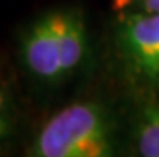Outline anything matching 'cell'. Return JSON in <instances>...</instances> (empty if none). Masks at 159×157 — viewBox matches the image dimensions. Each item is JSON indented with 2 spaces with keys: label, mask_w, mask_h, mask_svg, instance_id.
<instances>
[{
  "label": "cell",
  "mask_w": 159,
  "mask_h": 157,
  "mask_svg": "<svg viewBox=\"0 0 159 157\" xmlns=\"http://www.w3.org/2000/svg\"><path fill=\"white\" fill-rule=\"evenodd\" d=\"M119 42L143 77L159 79V13L142 11L129 16L119 31Z\"/></svg>",
  "instance_id": "obj_2"
},
{
  "label": "cell",
  "mask_w": 159,
  "mask_h": 157,
  "mask_svg": "<svg viewBox=\"0 0 159 157\" xmlns=\"http://www.w3.org/2000/svg\"><path fill=\"white\" fill-rule=\"evenodd\" d=\"M21 58L35 79L53 82L64 77L60 43L50 13L39 18L26 31L21 42Z\"/></svg>",
  "instance_id": "obj_3"
},
{
  "label": "cell",
  "mask_w": 159,
  "mask_h": 157,
  "mask_svg": "<svg viewBox=\"0 0 159 157\" xmlns=\"http://www.w3.org/2000/svg\"><path fill=\"white\" fill-rule=\"evenodd\" d=\"M138 5L143 11L159 13V0H138Z\"/></svg>",
  "instance_id": "obj_7"
},
{
  "label": "cell",
  "mask_w": 159,
  "mask_h": 157,
  "mask_svg": "<svg viewBox=\"0 0 159 157\" xmlns=\"http://www.w3.org/2000/svg\"><path fill=\"white\" fill-rule=\"evenodd\" d=\"M8 130H10V107H8L7 95L0 88V141L7 136Z\"/></svg>",
  "instance_id": "obj_6"
},
{
  "label": "cell",
  "mask_w": 159,
  "mask_h": 157,
  "mask_svg": "<svg viewBox=\"0 0 159 157\" xmlns=\"http://www.w3.org/2000/svg\"><path fill=\"white\" fill-rule=\"evenodd\" d=\"M109 151L108 122L89 103H76L57 112L32 144V154L39 157H101Z\"/></svg>",
  "instance_id": "obj_1"
},
{
  "label": "cell",
  "mask_w": 159,
  "mask_h": 157,
  "mask_svg": "<svg viewBox=\"0 0 159 157\" xmlns=\"http://www.w3.org/2000/svg\"><path fill=\"white\" fill-rule=\"evenodd\" d=\"M138 152L145 157H159V106L145 109L137 133Z\"/></svg>",
  "instance_id": "obj_5"
},
{
  "label": "cell",
  "mask_w": 159,
  "mask_h": 157,
  "mask_svg": "<svg viewBox=\"0 0 159 157\" xmlns=\"http://www.w3.org/2000/svg\"><path fill=\"white\" fill-rule=\"evenodd\" d=\"M52 23L60 43L64 76L76 69L85 53V29L80 18L72 11H52Z\"/></svg>",
  "instance_id": "obj_4"
}]
</instances>
